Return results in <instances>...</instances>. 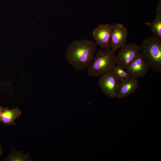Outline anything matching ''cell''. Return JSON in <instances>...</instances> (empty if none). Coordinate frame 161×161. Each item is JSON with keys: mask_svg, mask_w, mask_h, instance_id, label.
Returning <instances> with one entry per match:
<instances>
[{"mask_svg": "<svg viewBox=\"0 0 161 161\" xmlns=\"http://www.w3.org/2000/svg\"><path fill=\"white\" fill-rule=\"evenodd\" d=\"M96 49V44L87 39L76 40L69 46L66 52L68 63L77 70H85L91 64Z\"/></svg>", "mask_w": 161, "mask_h": 161, "instance_id": "obj_1", "label": "cell"}, {"mask_svg": "<svg viewBox=\"0 0 161 161\" xmlns=\"http://www.w3.org/2000/svg\"><path fill=\"white\" fill-rule=\"evenodd\" d=\"M140 52L149 69L156 73L161 72V40L154 35L143 40Z\"/></svg>", "mask_w": 161, "mask_h": 161, "instance_id": "obj_2", "label": "cell"}, {"mask_svg": "<svg viewBox=\"0 0 161 161\" xmlns=\"http://www.w3.org/2000/svg\"><path fill=\"white\" fill-rule=\"evenodd\" d=\"M116 55L115 52L110 48L99 50L87 69V74L98 77L112 71L116 64Z\"/></svg>", "mask_w": 161, "mask_h": 161, "instance_id": "obj_3", "label": "cell"}, {"mask_svg": "<svg viewBox=\"0 0 161 161\" xmlns=\"http://www.w3.org/2000/svg\"><path fill=\"white\" fill-rule=\"evenodd\" d=\"M140 52V46L137 44L135 43L126 44L120 48L116 55V64L126 69Z\"/></svg>", "mask_w": 161, "mask_h": 161, "instance_id": "obj_4", "label": "cell"}, {"mask_svg": "<svg viewBox=\"0 0 161 161\" xmlns=\"http://www.w3.org/2000/svg\"><path fill=\"white\" fill-rule=\"evenodd\" d=\"M128 35L127 28L122 24L113 25L110 43V48L115 52L126 44Z\"/></svg>", "mask_w": 161, "mask_h": 161, "instance_id": "obj_5", "label": "cell"}, {"mask_svg": "<svg viewBox=\"0 0 161 161\" xmlns=\"http://www.w3.org/2000/svg\"><path fill=\"white\" fill-rule=\"evenodd\" d=\"M118 81L112 71L100 76L98 83L104 93L109 97L114 98L116 97Z\"/></svg>", "mask_w": 161, "mask_h": 161, "instance_id": "obj_6", "label": "cell"}, {"mask_svg": "<svg viewBox=\"0 0 161 161\" xmlns=\"http://www.w3.org/2000/svg\"><path fill=\"white\" fill-rule=\"evenodd\" d=\"M113 24H101L95 28L92 35L98 46L105 49L110 48V43Z\"/></svg>", "mask_w": 161, "mask_h": 161, "instance_id": "obj_7", "label": "cell"}, {"mask_svg": "<svg viewBox=\"0 0 161 161\" xmlns=\"http://www.w3.org/2000/svg\"><path fill=\"white\" fill-rule=\"evenodd\" d=\"M139 84L138 78L131 76L125 80L119 81L116 97L121 100L132 95L138 89Z\"/></svg>", "mask_w": 161, "mask_h": 161, "instance_id": "obj_8", "label": "cell"}, {"mask_svg": "<svg viewBox=\"0 0 161 161\" xmlns=\"http://www.w3.org/2000/svg\"><path fill=\"white\" fill-rule=\"evenodd\" d=\"M149 68L142 54L139 52L126 69L130 76L138 78L144 76Z\"/></svg>", "mask_w": 161, "mask_h": 161, "instance_id": "obj_9", "label": "cell"}, {"mask_svg": "<svg viewBox=\"0 0 161 161\" xmlns=\"http://www.w3.org/2000/svg\"><path fill=\"white\" fill-rule=\"evenodd\" d=\"M151 31L153 35L161 40V3L160 0L158 4L156 10L155 17L152 22L145 23Z\"/></svg>", "mask_w": 161, "mask_h": 161, "instance_id": "obj_10", "label": "cell"}, {"mask_svg": "<svg viewBox=\"0 0 161 161\" xmlns=\"http://www.w3.org/2000/svg\"><path fill=\"white\" fill-rule=\"evenodd\" d=\"M21 113V111L18 107L10 109L2 106L1 121L5 125H15L14 120L20 116Z\"/></svg>", "mask_w": 161, "mask_h": 161, "instance_id": "obj_11", "label": "cell"}, {"mask_svg": "<svg viewBox=\"0 0 161 161\" xmlns=\"http://www.w3.org/2000/svg\"><path fill=\"white\" fill-rule=\"evenodd\" d=\"M28 154H24L21 151H16L12 148L11 153L8 155L7 158L4 159L3 160L6 161L30 160V155Z\"/></svg>", "mask_w": 161, "mask_h": 161, "instance_id": "obj_12", "label": "cell"}, {"mask_svg": "<svg viewBox=\"0 0 161 161\" xmlns=\"http://www.w3.org/2000/svg\"><path fill=\"white\" fill-rule=\"evenodd\" d=\"M112 71L115 76L118 80H125L129 78L130 75L121 67L119 65L115 66Z\"/></svg>", "mask_w": 161, "mask_h": 161, "instance_id": "obj_13", "label": "cell"}, {"mask_svg": "<svg viewBox=\"0 0 161 161\" xmlns=\"http://www.w3.org/2000/svg\"><path fill=\"white\" fill-rule=\"evenodd\" d=\"M2 107V106H0V123L1 122V117Z\"/></svg>", "mask_w": 161, "mask_h": 161, "instance_id": "obj_14", "label": "cell"}, {"mask_svg": "<svg viewBox=\"0 0 161 161\" xmlns=\"http://www.w3.org/2000/svg\"><path fill=\"white\" fill-rule=\"evenodd\" d=\"M3 153V152L2 151V147L1 145H0V156Z\"/></svg>", "mask_w": 161, "mask_h": 161, "instance_id": "obj_15", "label": "cell"}]
</instances>
